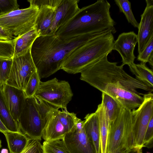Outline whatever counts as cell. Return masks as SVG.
<instances>
[{"instance_id":"obj_1","label":"cell","mask_w":153,"mask_h":153,"mask_svg":"<svg viewBox=\"0 0 153 153\" xmlns=\"http://www.w3.org/2000/svg\"><path fill=\"white\" fill-rule=\"evenodd\" d=\"M111 32H98L62 39L56 35L40 36L33 43L31 54L40 79L47 78L61 68L75 49L91 40Z\"/></svg>"},{"instance_id":"obj_2","label":"cell","mask_w":153,"mask_h":153,"mask_svg":"<svg viewBox=\"0 0 153 153\" xmlns=\"http://www.w3.org/2000/svg\"><path fill=\"white\" fill-rule=\"evenodd\" d=\"M111 7L106 0L94 3L79 9L68 22L60 27L55 35L62 39L93 32L111 30L116 32L115 22L111 16Z\"/></svg>"},{"instance_id":"obj_3","label":"cell","mask_w":153,"mask_h":153,"mask_svg":"<svg viewBox=\"0 0 153 153\" xmlns=\"http://www.w3.org/2000/svg\"><path fill=\"white\" fill-rule=\"evenodd\" d=\"M108 55L82 68L79 73L80 79L99 90L107 85L112 84L137 94H139L137 89L152 92L153 88L128 75L123 69V66L109 61Z\"/></svg>"},{"instance_id":"obj_4","label":"cell","mask_w":153,"mask_h":153,"mask_svg":"<svg viewBox=\"0 0 153 153\" xmlns=\"http://www.w3.org/2000/svg\"><path fill=\"white\" fill-rule=\"evenodd\" d=\"M114 41L111 32L91 40L70 53L61 69L69 74L79 73L86 65L110 53Z\"/></svg>"},{"instance_id":"obj_5","label":"cell","mask_w":153,"mask_h":153,"mask_svg":"<svg viewBox=\"0 0 153 153\" xmlns=\"http://www.w3.org/2000/svg\"><path fill=\"white\" fill-rule=\"evenodd\" d=\"M131 111L123 107L118 117L110 124L106 153H111L120 146L134 147Z\"/></svg>"},{"instance_id":"obj_6","label":"cell","mask_w":153,"mask_h":153,"mask_svg":"<svg viewBox=\"0 0 153 153\" xmlns=\"http://www.w3.org/2000/svg\"><path fill=\"white\" fill-rule=\"evenodd\" d=\"M34 95L55 107L67 110L73 94L68 81L54 78L45 82L40 81Z\"/></svg>"},{"instance_id":"obj_7","label":"cell","mask_w":153,"mask_h":153,"mask_svg":"<svg viewBox=\"0 0 153 153\" xmlns=\"http://www.w3.org/2000/svg\"><path fill=\"white\" fill-rule=\"evenodd\" d=\"M38 13L36 7L30 5L0 16V26L13 36L21 35L34 28Z\"/></svg>"},{"instance_id":"obj_8","label":"cell","mask_w":153,"mask_h":153,"mask_svg":"<svg viewBox=\"0 0 153 153\" xmlns=\"http://www.w3.org/2000/svg\"><path fill=\"white\" fill-rule=\"evenodd\" d=\"M31 48L11 58L10 71L5 83L23 91L32 75L37 71L31 55Z\"/></svg>"},{"instance_id":"obj_9","label":"cell","mask_w":153,"mask_h":153,"mask_svg":"<svg viewBox=\"0 0 153 153\" xmlns=\"http://www.w3.org/2000/svg\"><path fill=\"white\" fill-rule=\"evenodd\" d=\"M143 96L144 100L141 105L131 111L134 147L140 149L144 147L145 133L153 117V94L149 92Z\"/></svg>"},{"instance_id":"obj_10","label":"cell","mask_w":153,"mask_h":153,"mask_svg":"<svg viewBox=\"0 0 153 153\" xmlns=\"http://www.w3.org/2000/svg\"><path fill=\"white\" fill-rule=\"evenodd\" d=\"M21 132L29 138L41 140L45 125L38 110L34 98H26L18 121Z\"/></svg>"},{"instance_id":"obj_11","label":"cell","mask_w":153,"mask_h":153,"mask_svg":"<svg viewBox=\"0 0 153 153\" xmlns=\"http://www.w3.org/2000/svg\"><path fill=\"white\" fill-rule=\"evenodd\" d=\"M62 110L56 111L47 122L42 136L45 141L62 140L75 126L78 118L76 114Z\"/></svg>"},{"instance_id":"obj_12","label":"cell","mask_w":153,"mask_h":153,"mask_svg":"<svg viewBox=\"0 0 153 153\" xmlns=\"http://www.w3.org/2000/svg\"><path fill=\"white\" fill-rule=\"evenodd\" d=\"M83 122L78 118L75 126L62 140L71 153H97L85 132Z\"/></svg>"},{"instance_id":"obj_13","label":"cell","mask_w":153,"mask_h":153,"mask_svg":"<svg viewBox=\"0 0 153 153\" xmlns=\"http://www.w3.org/2000/svg\"><path fill=\"white\" fill-rule=\"evenodd\" d=\"M60 0H27L30 5L35 6L39 9L34 28L39 36H45L51 27Z\"/></svg>"},{"instance_id":"obj_14","label":"cell","mask_w":153,"mask_h":153,"mask_svg":"<svg viewBox=\"0 0 153 153\" xmlns=\"http://www.w3.org/2000/svg\"><path fill=\"white\" fill-rule=\"evenodd\" d=\"M99 91L109 95L123 107L131 111L139 107L144 100V97L137 94L112 84L106 85Z\"/></svg>"},{"instance_id":"obj_15","label":"cell","mask_w":153,"mask_h":153,"mask_svg":"<svg viewBox=\"0 0 153 153\" xmlns=\"http://www.w3.org/2000/svg\"><path fill=\"white\" fill-rule=\"evenodd\" d=\"M79 1V0H60L52 23L45 36L55 34L60 27L71 19L80 9Z\"/></svg>"},{"instance_id":"obj_16","label":"cell","mask_w":153,"mask_h":153,"mask_svg":"<svg viewBox=\"0 0 153 153\" xmlns=\"http://www.w3.org/2000/svg\"><path fill=\"white\" fill-rule=\"evenodd\" d=\"M1 89L4 99L10 115L18 122L26 99L24 91L6 83L1 86Z\"/></svg>"},{"instance_id":"obj_17","label":"cell","mask_w":153,"mask_h":153,"mask_svg":"<svg viewBox=\"0 0 153 153\" xmlns=\"http://www.w3.org/2000/svg\"><path fill=\"white\" fill-rule=\"evenodd\" d=\"M137 42V35L133 31L122 33L114 41L113 50L117 51L120 54L122 59V66L128 65L134 63L136 57L134 51Z\"/></svg>"},{"instance_id":"obj_18","label":"cell","mask_w":153,"mask_h":153,"mask_svg":"<svg viewBox=\"0 0 153 153\" xmlns=\"http://www.w3.org/2000/svg\"><path fill=\"white\" fill-rule=\"evenodd\" d=\"M146 5L141 15L138 27V52L140 53L153 37V1L146 0Z\"/></svg>"},{"instance_id":"obj_19","label":"cell","mask_w":153,"mask_h":153,"mask_svg":"<svg viewBox=\"0 0 153 153\" xmlns=\"http://www.w3.org/2000/svg\"><path fill=\"white\" fill-rule=\"evenodd\" d=\"M84 120L83 128L88 137L94 144L97 153H101L99 121L95 113L87 114Z\"/></svg>"},{"instance_id":"obj_20","label":"cell","mask_w":153,"mask_h":153,"mask_svg":"<svg viewBox=\"0 0 153 153\" xmlns=\"http://www.w3.org/2000/svg\"><path fill=\"white\" fill-rule=\"evenodd\" d=\"M3 133L6 138L10 153H20L26 147L29 139L21 132L8 131Z\"/></svg>"},{"instance_id":"obj_21","label":"cell","mask_w":153,"mask_h":153,"mask_svg":"<svg viewBox=\"0 0 153 153\" xmlns=\"http://www.w3.org/2000/svg\"><path fill=\"white\" fill-rule=\"evenodd\" d=\"M39 36L34 28L26 33L17 36L13 39L14 52L13 56L27 51Z\"/></svg>"},{"instance_id":"obj_22","label":"cell","mask_w":153,"mask_h":153,"mask_svg":"<svg viewBox=\"0 0 153 153\" xmlns=\"http://www.w3.org/2000/svg\"><path fill=\"white\" fill-rule=\"evenodd\" d=\"M95 113L99 121L101 153H106L108 133L110 123L101 104L98 105Z\"/></svg>"},{"instance_id":"obj_23","label":"cell","mask_w":153,"mask_h":153,"mask_svg":"<svg viewBox=\"0 0 153 153\" xmlns=\"http://www.w3.org/2000/svg\"><path fill=\"white\" fill-rule=\"evenodd\" d=\"M102 98L101 104L110 125L111 123L119 115L123 107L114 98L105 93H102Z\"/></svg>"},{"instance_id":"obj_24","label":"cell","mask_w":153,"mask_h":153,"mask_svg":"<svg viewBox=\"0 0 153 153\" xmlns=\"http://www.w3.org/2000/svg\"><path fill=\"white\" fill-rule=\"evenodd\" d=\"M132 73L136 78L153 88V73L152 70L148 68L146 64L141 62L135 64L133 63L128 65Z\"/></svg>"},{"instance_id":"obj_25","label":"cell","mask_w":153,"mask_h":153,"mask_svg":"<svg viewBox=\"0 0 153 153\" xmlns=\"http://www.w3.org/2000/svg\"><path fill=\"white\" fill-rule=\"evenodd\" d=\"M0 119L6 127L13 132H21L18 122L11 116L4 99L0 85Z\"/></svg>"},{"instance_id":"obj_26","label":"cell","mask_w":153,"mask_h":153,"mask_svg":"<svg viewBox=\"0 0 153 153\" xmlns=\"http://www.w3.org/2000/svg\"><path fill=\"white\" fill-rule=\"evenodd\" d=\"M33 97L39 114L46 126L51 117L59 108L51 105L35 95Z\"/></svg>"},{"instance_id":"obj_27","label":"cell","mask_w":153,"mask_h":153,"mask_svg":"<svg viewBox=\"0 0 153 153\" xmlns=\"http://www.w3.org/2000/svg\"><path fill=\"white\" fill-rule=\"evenodd\" d=\"M42 145L44 153H71L63 140L45 141Z\"/></svg>"},{"instance_id":"obj_28","label":"cell","mask_w":153,"mask_h":153,"mask_svg":"<svg viewBox=\"0 0 153 153\" xmlns=\"http://www.w3.org/2000/svg\"><path fill=\"white\" fill-rule=\"evenodd\" d=\"M120 12L123 13L128 23L135 27L138 28L139 23L137 22L132 13L131 3L128 0H115Z\"/></svg>"},{"instance_id":"obj_29","label":"cell","mask_w":153,"mask_h":153,"mask_svg":"<svg viewBox=\"0 0 153 153\" xmlns=\"http://www.w3.org/2000/svg\"><path fill=\"white\" fill-rule=\"evenodd\" d=\"M40 79L37 71L32 75L24 91L26 98L33 97L39 88Z\"/></svg>"},{"instance_id":"obj_30","label":"cell","mask_w":153,"mask_h":153,"mask_svg":"<svg viewBox=\"0 0 153 153\" xmlns=\"http://www.w3.org/2000/svg\"><path fill=\"white\" fill-rule=\"evenodd\" d=\"M12 60V58H0V85L5 83L9 78Z\"/></svg>"},{"instance_id":"obj_31","label":"cell","mask_w":153,"mask_h":153,"mask_svg":"<svg viewBox=\"0 0 153 153\" xmlns=\"http://www.w3.org/2000/svg\"><path fill=\"white\" fill-rule=\"evenodd\" d=\"M13 52V39L9 41H0V58H11Z\"/></svg>"},{"instance_id":"obj_32","label":"cell","mask_w":153,"mask_h":153,"mask_svg":"<svg viewBox=\"0 0 153 153\" xmlns=\"http://www.w3.org/2000/svg\"><path fill=\"white\" fill-rule=\"evenodd\" d=\"M16 0H0V16L19 9Z\"/></svg>"},{"instance_id":"obj_33","label":"cell","mask_w":153,"mask_h":153,"mask_svg":"<svg viewBox=\"0 0 153 153\" xmlns=\"http://www.w3.org/2000/svg\"><path fill=\"white\" fill-rule=\"evenodd\" d=\"M40 141L29 138L27 145L20 153H44L42 145Z\"/></svg>"},{"instance_id":"obj_34","label":"cell","mask_w":153,"mask_h":153,"mask_svg":"<svg viewBox=\"0 0 153 153\" xmlns=\"http://www.w3.org/2000/svg\"><path fill=\"white\" fill-rule=\"evenodd\" d=\"M153 37L150 40L143 50L137 56V60L146 64L150 57L153 55Z\"/></svg>"},{"instance_id":"obj_35","label":"cell","mask_w":153,"mask_h":153,"mask_svg":"<svg viewBox=\"0 0 153 153\" xmlns=\"http://www.w3.org/2000/svg\"><path fill=\"white\" fill-rule=\"evenodd\" d=\"M153 146V117L149 123L143 138V146L151 149Z\"/></svg>"},{"instance_id":"obj_36","label":"cell","mask_w":153,"mask_h":153,"mask_svg":"<svg viewBox=\"0 0 153 153\" xmlns=\"http://www.w3.org/2000/svg\"><path fill=\"white\" fill-rule=\"evenodd\" d=\"M15 38L12 34L0 26V41L10 40Z\"/></svg>"},{"instance_id":"obj_37","label":"cell","mask_w":153,"mask_h":153,"mask_svg":"<svg viewBox=\"0 0 153 153\" xmlns=\"http://www.w3.org/2000/svg\"><path fill=\"white\" fill-rule=\"evenodd\" d=\"M131 149L125 146H121L117 148L111 153H128Z\"/></svg>"},{"instance_id":"obj_38","label":"cell","mask_w":153,"mask_h":153,"mask_svg":"<svg viewBox=\"0 0 153 153\" xmlns=\"http://www.w3.org/2000/svg\"><path fill=\"white\" fill-rule=\"evenodd\" d=\"M8 131H9L0 119V132L3 133Z\"/></svg>"},{"instance_id":"obj_39","label":"cell","mask_w":153,"mask_h":153,"mask_svg":"<svg viewBox=\"0 0 153 153\" xmlns=\"http://www.w3.org/2000/svg\"><path fill=\"white\" fill-rule=\"evenodd\" d=\"M1 153H8L7 149H3L1 150Z\"/></svg>"},{"instance_id":"obj_40","label":"cell","mask_w":153,"mask_h":153,"mask_svg":"<svg viewBox=\"0 0 153 153\" xmlns=\"http://www.w3.org/2000/svg\"><path fill=\"white\" fill-rule=\"evenodd\" d=\"M2 145H1V139H0V149Z\"/></svg>"},{"instance_id":"obj_41","label":"cell","mask_w":153,"mask_h":153,"mask_svg":"<svg viewBox=\"0 0 153 153\" xmlns=\"http://www.w3.org/2000/svg\"><path fill=\"white\" fill-rule=\"evenodd\" d=\"M146 153H150V152H146Z\"/></svg>"}]
</instances>
